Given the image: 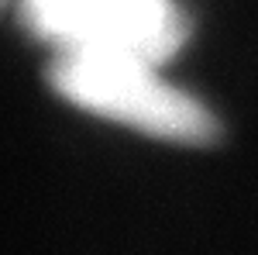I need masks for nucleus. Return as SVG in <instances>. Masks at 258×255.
<instances>
[{"mask_svg": "<svg viewBox=\"0 0 258 255\" xmlns=\"http://www.w3.org/2000/svg\"><path fill=\"white\" fill-rule=\"evenodd\" d=\"M24 24L62 52H114L159 66L186 41L176 0H21Z\"/></svg>", "mask_w": 258, "mask_h": 255, "instance_id": "f03ea898", "label": "nucleus"}, {"mask_svg": "<svg viewBox=\"0 0 258 255\" xmlns=\"http://www.w3.org/2000/svg\"><path fill=\"white\" fill-rule=\"evenodd\" d=\"M52 86L76 107L110 121L131 124L145 135L207 145L217 138V118L155 76V69L131 56L114 52H59V59L48 69Z\"/></svg>", "mask_w": 258, "mask_h": 255, "instance_id": "f257e3e1", "label": "nucleus"}]
</instances>
